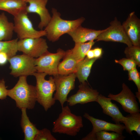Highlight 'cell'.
<instances>
[{
    "label": "cell",
    "instance_id": "cell-1",
    "mask_svg": "<svg viewBox=\"0 0 140 140\" xmlns=\"http://www.w3.org/2000/svg\"><path fill=\"white\" fill-rule=\"evenodd\" d=\"M7 96L14 100L17 107L20 109H32L37 101L36 87L27 83L25 76H19L15 86L8 89Z\"/></svg>",
    "mask_w": 140,
    "mask_h": 140
},
{
    "label": "cell",
    "instance_id": "cell-2",
    "mask_svg": "<svg viewBox=\"0 0 140 140\" xmlns=\"http://www.w3.org/2000/svg\"><path fill=\"white\" fill-rule=\"evenodd\" d=\"M52 12L51 19L44 30L48 39L52 42L58 40L63 35L81 25L85 20V18L82 17L73 20L63 19L60 13L54 8L52 9Z\"/></svg>",
    "mask_w": 140,
    "mask_h": 140
},
{
    "label": "cell",
    "instance_id": "cell-3",
    "mask_svg": "<svg viewBox=\"0 0 140 140\" xmlns=\"http://www.w3.org/2000/svg\"><path fill=\"white\" fill-rule=\"evenodd\" d=\"M53 125V132L72 136L76 135L83 127L82 117L72 113L68 106L62 107V111Z\"/></svg>",
    "mask_w": 140,
    "mask_h": 140
},
{
    "label": "cell",
    "instance_id": "cell-4",
    "mask_svg": "<svg viewBox=\"0 0 140 140\" xmlns=\"http://www.w3.org/2000/svg\"><path fill=\"white\" fill-rule=\"evenodd\" d=\"M47 74L36 72L34 74L36 80V87L37 101L47 111L55 103L53 97L56 87L53 78L50 77L48 80L45 79Z\"/></svg>",
    "mask_w": 140,
    "mask_h": 140
},
{
    "label": "cell",
    "instance_id": "cell-5",
    "mask_svg": "<svg viewBox=\"0 0 140 140\" xmlns=\"http://www.w3.org/2000/svg\"><path fill=\"white\" fill-rule=\"evenodd\" d=\"M26 11L14 17V32L19 39L36 38L46 35L44 30H37L34 29Z\"/></svg>",
    "mask_w": 140,
    "mask_h": 140
},
{
    "label": "cell",
    "instance_id": "cell-6",
    "mask_svg": "<svg viewBox=\"0 0 140 140\" xmlns=\"http://www.w3.org/2000/svg\"><path fill=\"white\" fill-rule=\"evenodd\" d=\"M35 59L24 54L9 58L10 74L15 77L33 75L37 72Z\"/></svg>",
    "mask_w": 140,
    "mask_h": 140
},
{
    "label": "cell",
    "instance_id": "cell-7",
    "mask_svg": "<svg viewBox=\"0 0 140 140\" xmlns=\"http://www.w3.org/2000/svg\"><path fill=\"white\" fill-rule=\"evenodd\" d=\"M65 51L59 48L55 53L48 51L35 59L37 72L46 73L54 76L58 74V67L61 59L63 58Z\"/></svg>",
    "mask_w": 140,
    "mask_h": 140
},
{
    "label": "cell",
    "instance_id": "cell-8",
    "mask_svg": "<svg viewBox=\"0 0 140 140\" xmlns=\"http://www.w3.org/2000/svg\"><path fill=\"white\" fill-rule=\"evenodd\" d=\"M109 27L96 38L97 41H112L123 43L130 47L132 45L125 33L121 22L116 17L111 21Z\"/></svg>",
    "mask_w": 140,
    "mask_h": 140
},
{
    "label": "cell",
    "instance_id": "cell-9",
    "mask_svg": "<svg viewBox=\"0 0 140 140\" xmlns=\"http://www.w3.org/2000/svg\"><path fill=\"white\" fill-rule=\"evenodd\" d=\"M76 78L75 73L67 75L58 74L54 76L56 92L53 97L55 101L58 100L59 102L62 107L67 101L68 94L75 88Z\"/></svg>",
    "mask_w": 140,
    "mask_h": 140
},
{
    "label": "cell",
    "instance_id": "cell-10",
    "mask_svg": "<svg viewBox=\"0 0 140 140\" xmlns=\"http://www.w3.org/2000/svg\"><path fill=\"white\" fill-rule=\"evenodd\" d=\"M18 51L34 58H37L47 52L48 46L46 39L41 37L20 39Z\"/></svg>",
    "mask_w": 140,
    "mask_h": 140
},
{
    "label": "cell",
    "instance_id": "cell-11",
    "mask_svg": "<svg viewBox=\"0 0 140 140\" xmlns=\"http://www.w3.org/2000/svg\"><path fill=\"white\" fill-rule=\"evenodd\" d=\"M122 88L119 93L116 94L109 93L108 97L119 103L126 112L131 114L140 112L136 96L125 83H122Z\"/></svg>",
    "mask_w": 140,
    "mask_h": 140
},
{
    "label": "cell",
    "instance_id": "cell-12",
    "mask_svg": "<svg viewBox=\"0 0 140 140\" xmlns=\"http://www.w3.org/2000/svg\"><path fill=\"white\" fill-rule=\"evenodd\" d=\"M83 116L91 122L93 128L90 133L81 139L82 140H96V134L101 131H111L122 134L125 129L124 125L120 123L114 124L108 122L95 118L86 113Z\"/></svg>",
    "mask_w": 140,
    "mask_h": 140
},
{
    "label": "cell",
    "instance_id": "cell-13",
    "mask_svg": "<svg viewBox=\"0 0 140 140\" xmlns=\"http://www.w3.org/2000/svg\"><path fill=\"white\" fill-rule=\"evenodd\" d=\"M78 87L76 93L67 98V102L68 105L72 106L78 104L96 102L99 94L97 90L90 87L86 81L81 83Z\"/></svg>",
    "mask_w": 140,
    "mask_h": 140
},
{
    "label": "cell",
    "instance_id": "cell-14",
    "mask_svg": "<svg viewBox=\"0 0 140 140\" xmlns=\"http://www.w3.org/2000/svg\"><path fill=\"white\" fill-rule=\"evenodd\" d=\"M48 0H28L26 11L27 13H34L40 17V21L38 25L39 29L42 30L45 27L50 21L51 17L46 8Z\"/></svg>",
    "mask_w": 140,
    "mask_h": 140
},
{
    "label": "cell",
    "instance_id": "cell-15",
    "mask_svg": "<svg viewBox=\"0 0 140 140\" xmlns=\"http://www.w3.org/2000/svg\"><path fill=\"white\" fill-rule=\"evenodd\" d=\"M122 25L132 45L140 46V19L134 12L129 14Z\"/></svg>",
    "mask_w": 140,
    "mask_h": 140
},
{
    "label": "cell",
    "instance_id": "cell-16",
    "mask_svg": "<svg viewBox=\"0 0 140 140\" xmlns=\"http://www.w3.org/2000/svg\"><path fill=\"white\" fill-rule=\"evenodd\" d=\"M110 98L99 94L96 102L101 106L103 113L111 117L115 123H122L125 116L121 113L117 105L112 102Z\"/></svg>",
    "mask_w": 140,
    "mask_h": 140
},
{
    "label": "cell",
    "instance_id": "cell-17",
    "mask_svg": "<svg viewBox=\"0 0 140 140\" xmlns=\"http://www.w3.org/2000/svg\"><path fill=\"white\" fill-rule=\"evenodd\" d=\"M96 30L80 26L68 34L72 38L75 43H85L95 40L97 37L105 31Z\"/></svg>",
    "mask_w": 140,
    "mask_h": 140
},
{
    "label": "cell",
    "instance_id": "cell-18",
    "mask_svg": "<svg viewBox=\"0 0 140 140\" xmlns=\"http://www.w3.org/2000/svg\"><path fill=\"white\" fill-rule=\"evenodd\" d=\"M63 59L58 66V74L67 75L75 73L78 62L72 54L71 50L65 51Z\"/></svg>",
    "mask_w": 140,
    "mask_h": 140
},
{
    "label": "cell",
    "instance_id": "cell-19",
    "mask_svg": "<svg viewBox=\"0 0 140 140\" xmlns=\"http://www.w3.org/2000/svg\"><path fill=\"white\" fill-rule=\"evenodd\" d=\"M21 110L20 125L24 135V140H34L39 130L30 120L27 115L26 109L23 108Z\"/></svg>",
    "mask_w": 140,
    "mask_h": 140
},
{
    "label": "cell",
    "instance_id": "cell-20",
    "mask_svg": "<svg viewBox=\"0 0 140 140\" xmlns=\"http://www.w3.org/2000/svg\"><path fill=\"white\" fill-rule=\"evenodd\" d=\"M26 3L21 0H2L0 1V10L6 11L14 17L26 11Z\"/></svg>",
    "mask_w": 140,
    "mask_h": 140
},
{
    "label": "cell",
    "instance_id": "cell-21",
    "mask_svg": "<svg viewBox=\"0 0 140 140\" xmlns=\"http://www.w3.org/2000/svg\"><path fill=\"white\" fill-rule=\"evenodd\" d=\"M97 59L95 58L89 59L85 57L78 63L75 73L80 83L87 81L92 66Z\"/></svg>",
    "mask_w": 140,
    "mask_h": 140
},
{
    "label": "cell",
    "instance_id": "cell-22",
    "mask_svg": "<svg viewBox=\"0 0 140 140\" xmlns=\"http://www.w3.org/2000/svg\"><path fill=\"white\" fill-rule=\"evenodd\" d=\"M14 31V24L9 21L5 13L0 14V41L12 39Z\"/></svg>",
    "mask_w": 140,
    "mask_h": 140
},
{
    "label": "cell",
    "instance_id": "cell-23",
    "mask_svg": "<svg viewBox=\"0 0 140 140\" xmlns=\"http://www.w3.org/2000/svg\"><path fill=\"white\" fill-rule=\"evenodd\" d=\"M122 123L124 124L125 129L130 135L132 132L136 131L140 135V113L139 112L130 114L125 116Z\"/></svg>",
    "mask_w": 140,
    "mask_h": 140
},
{
    "label": "cell",
    "instance_id": "cell-24",
    "mask_svg": "<svg viewBox=\"0 0 140 140\" xmlns=\"http://www.w3.org/2000/svg\"><path fill=\"white\" fill-rule=\"evenodd\" d=\"M94 40L85 43H75V46L71 50L72 54L78 63L86 57L87 52L94 45Z\"/></svg>",
    "mask_w": 140,
    "mask_h": 140
},
{
    "label": "cell",
    "instance_id": "cell-25",
    "mask_svg": "<svg viewBox=\"0 0 140 140\" xmlns=\"http://www.w3.org/2000/svg\"><path fill=\"white\" fill-rule=\"evenodd\" d=\"M18 38L5 41H0V52L7 55L9 59L16 55L18 51Z\"/></svg>",
    "mask_w": 140,
    "mask_h": 140
},
{
    "label": "cell",
    "instance_id": "cell-26",
    "mask_svg": "<svg viewBox=\"0 0 140 140\" xmlns=\"http://www.w3.org/2000/svg\"><path fill=\"white\" fill-rule=\"evenodd\" d=\"M124 53L127 58L133 60L138 67L140 66V46L132 45L126 47Z\"/></svg>",
    "mask_w": 140,
    "mask_h": 140
},
{
    "label": "cell",
    "instance_id": "cell-27",
    "mask_svg": "<svg viewBox=\"0 0 140 140\" xmlns=\"http://www.w3.org/2000/svg\"><path fill=\"white\" fill-rule=\"evenodd\" d=\"M96 140H123L125 137L122 134L115 132H109L102 131L96 134Z\"/></svg>",
    "mask_w": 140,
    "mask_h": 140
},
{
    "label": "cell",
    "instance_id": "cell-28",
    "mask_svg": "<svg viewBox=\"0 0 140 140\" xmlns=\"http://www.w3.org/2000/svg\"><path fill=\"white\" fill-rule=\"evenodd\" d=\"M128 73V80L133 81L136 85L138 91L136 94L140 95V74L136 68L130 70Z\"/></svg>",
    "mask_w": 140,
    "mask_h": 140
},
{
    "label": "cell",
    "instance_id": "cell-29",
    "mask_svg": "<svg viewBox=\"0 0 140 140\" xmlns=\"http://www.w3.org/2000/svg\"><path fill=\"white\" fill-rule=\"evenodd\" d=\"M115 62L121 65L123 67L124 71H129L137 66L136 63L132 60L127 58H123L119 60L115 59Z\"/></svg>",
    "mask_w": 140,
    "mask_h": 140
},
{
    "label": "cell",
    "instance_id": "cell-30",
    "mask_svg": "<svg viewBox=\"0 0 140 140\" xmlns=\"http://www.w3.org/2000/svg\"><path fill=\"white\" fill-rule=\"evenodd\" d=\"M56 139L52 135L48 129L44 128L39 130L34 140H56Z\"/></svg>",
    "mask_w": 140,
    "mask_h": 140
},
{
    "label": "cell",
    "instance_id": "cell-31",
    "mask_svg": "<svg viewBox=\"0 0 140 140\" xmlns=\"http://www.w3.org/2000/svg\"><path fill=\"white\" fill-rule=\"evenodd\" d=\"M7 91L4 80L3 79L0 80V100H3L6 98Z\"/></svg>",
    "mask_w": 140,
    "mask_h": 140
},
{
    "label": "cell",
    "instance_id": "cell-32",
    "mask_svg": "<svg viewBox=\"0 0 140 140\" xmlns=\"http://www.w3.org/2000/svg\"><path fill=\"white\" fill-rule=\"evenodd\" d=\"M9 58L5 53L0 52V65H3L5 64L8 61Z\"/></svg>",
    "mask_w": 140,
    "mask_h": 140
},
{
    "label": "cell",
    "instance_id": "cell-33",
    "mask_svg": "<svg viewBox=\"0 0 140 140\" xmlns=\"http://www.w3.org/2000/svg\"><path fill=\"white\" fill-rule=\"evenodd\" d=\"M93 50L94 58L98 59L101 57L102 53V50L101 48L97 47Z\"/></svg>",
    "mask_w": 140,
    "mask_h": 140
},
{
    "label": "cell",
    "instance_id": "cell-34",
    "mask_svg": "<svg viewBox=\"0 0 140 140\" xmlns=\"http://www.w3.org/2000/svg\"><path fill=\"white\" fill-rule=\"evenodd\" d=\"M86 57L88 59H91L94 58V55L93 50H88L86 54Z\"/></svg>",
    "mask_w": 140,
    "mask_h": 140
},
{
    "label": "cell",
    "instance_id": "cell-35",
    "mask_svg": "<svg viewBox=\"0 0 140 140\" xmlns=\"http://www.w3.org/2000/svg\"><path fill=\"white\" fill-rule=\"evenodd\" d=\"M22 0V1H25V2H26L28 0Z\"/></svg>",
    "mask_w": 140,
    "mask_h": 140
},
{
    "label": "cell",
    "instance_id": "cell-36",
    "mask_svg": "<svg viewBox=\"0 0 140 140\" xmlns=\"http://www.w3.org/2000/svg\"><path fill=\"white\" fill-rule=\"evenodd\" d=\"M1 0H0V1H1Z\"/></svg>",
    "mask_w": 140,
    "mask_h": 140
}]
</instances>
